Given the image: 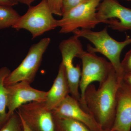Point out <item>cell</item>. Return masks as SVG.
<instances>
[{"label":"cell","mask_w":131,"mask_h":131,"mask_svg":"<svg viewBox=\"0 0 131 131\" xmlns=\"http://www.w3.org/2000/svg\"><path fill=\"white\" fill-rule=\"evenodd\" d=\"M120 83L113 68L106 80L96 89L88 87L84 99L90 113L104 131L112 130L116 114L117 90Z\"/></svg>","instance_id":"6da1fadb"},{"label":"cell","mask_w":131,"mask_h":131,"mask_svg":"<svg viewBox=\"0 0 131 131\" xmlns=\"http://www.w3.org/2000/svg\"><path fill=\"white\" fill-rule=\"evenodd\" d=\"M73 32L74 35L79 38H85L92 43L95 47L88 45L87 51L95 53L99 52L106 57L112 65L119 82L122 81L124 73L120 61L121 54L124 48L131 43L130 36H127L124 41L118 42L109 35L107 27L100 31L78 29Z\"/></svg>","instance_id":"7a4b0ae2"},{"label":"cell","mask_w":131,"mask_h":131,"mask_svg":"<svg viewBox=\"0 0 131 131\" xmlns=\"http://www.w3.org/2000/svg\"><path fill=\"white\" fill-rule=\"evenodd\" d=\"M77 58L81 59L82 64L79 88L81 90L80 105L87 113H90L84 101L85 91L92 82L97 81L102 84L113 68L110 62L106 59L98 56L95 53L84 51Z\"/></svg>","instance_id":"3957f363"},{"label":"cell","mask_w":131,"mask_h":131,"mask_svg":"<svg viewBox=\"0 0 131 131\" xmlns=\"http://www.w3.org/2000/svg\"><path fill=\"white\" fill-rule=\"evenodd\" d=\"M53 14L46 0H42L36 6H29L26 13L12 27L16 30H27L33 39L58 27V20L54 18Z\"/></svg>","instance_id":"277c9868"},{"label":"cell","mask_w":131,"mask_h":131,"mask_svg":"<svg viewBox=\"0 0 131 131\" xmlns=\"http://www.w3.org/2000/svg\"><path fill=\"white\" fill-rule=\"evenodd\" d=\"M102 0H87L62 15L58 20L59 32L66 34L75 30H91L100 24L96 18L97 8Z\"/></svg>","instance_id":"5b68a950"},{"label":"cell","mask_w":131,"mask_h":131,"mask_svg":"<svg viewBox=\"0 0 131 131\" xmlns=\"http://www.w3.org/2000/svg\"><path fill=\"white\" fill-rule=\"evenodd\" d=\"M50 39L45 38L32 45L26 56L20 65L10 72L5 81V86L25 81L31 84L34 81L40 67L43 55L50 42Z\"/></svg>","instance_id":"8992f818"},{"label":"cell","mask_w":131,"mask_h":131,"mask_svg":"<svg viewBox=\"0 0 131 131\" xmlns=\"http://www.w3.org/2000/svg\"><path fill=\"white\" fill-rule=\"evenodd\" d=\"M62 57V63L65 68L71 96L81 102L79 84L81 75L80 65L75 66L73 60L84 51L79 37L76 35L62 41L59 45Z\"/></svg>","instance_id":"52a82bcc"},{"label":"cell","mask_w":131,"mask_h":131,"mask_svg":"<svg viewBox=\"0 0 131 131\" xmlns=\"http://www.w3.org/2000/svg\"><path fill=\"white\" fill-rule=\"evenodd\" d=\"M99 23L107 24L120 32L131 30V8L125 7L118 0H102L96 9Z\"/></svg>","instance_id":"ba28073f"},{"label":"cell","mask_w":131,"mask_h":131,"mask_svg":"<svg viewBox=\"0 0 131 131\" xmlns=\"http://www.w3.org/2000/svg\"><path fill=\"white\" fill-rule=\"evenodd\" d=\"M16 112L31 131H55L54 117L44 102L24 104Z\"/></svg>","instance_id":"9c48e42d"},{"label":"cell","mask_w":131,"mask_h":131,"mask_svg":"<svg viewBox=\"0 0 131 131\" xmlns=\"http://www.w3.org/2000/svg\"><path fill=\"white\" fill-rule=\"evenodd\" d=\"M5 86L7 93L8 117L24 104L32 102H45L46 99L47 92L33 88L30 83L25 81Z\"/></svg>","instance_id":"30bf717a"},{"label":"cell","mask_w":131,"mask_h":131,"mask_svg":"<svg viewBox=\"0 0 131 131\" xmlns=\"http://www.w3.org/2000/svg\"><path fill=\"white\" fill-rule=\"evenodd\" d=\"M53 117L66 118L78 121L86 125L92 131H104L93 116L81 106L80 102L68 95L51 111Z\"/></svg>","instance_id":"8fae6325"},{"label":"cell","mask_w":131,"mask_h":131,"mask_svg":"<svg viewBox=\"0 0 131 131\" xmlns=\"http://www.w3.org/2000/svg\"><path fill=\"white\" fill-rule=\"evenodd\" d=\"M131 128V88L123 81L117 90L116 114L112 130L130 131Z\"/></svg>","instance_id":"7c38bea8"},{"label":"cell","mask_w":131,"mask_h":131,"mask_svg":"<svg viewBox=\"0 0 131 131\" xmlns=\"http://www.w3.org/2000/svg\"><path fill=\"white\" fill-rule=\"evenodd\" d=\"M70 94L65 68L61 63L57 75L54 80L51 88L47 91L45 105L48 110L52 111L64 100Z\"/></svg>","instance_id":"4fadbf2b"},{"label":"cell","mask_w":131,"mask_h":131,"mask_svg":"<svg viewBox=\"0 0 131 131\" xmlns=\"http://www.w3.org/2000/svg\"><path fill=\"white\" fill-rule=\"evenodd\" d=\"M10 72L11 71L7 67L0 68V128L9 118L7 112V95L5 81Z\"/></svg>","instance_id":"5bb4252c"},{"label":"cell","mask_w":131,"mask_h":131,"mask_svg":"<svg viewBox=\"0 0 131 131\" xmlns=\"http://www.w3.org/2000/svg\"><path fill=\"white\" fill-rule=\"evenodd\" d=\"M53 117L55 131H92L85 124L78 121Z\"/></svg>","instance_id":"9a60e30c"},{"label":"cell","mask_w":131,"mask_h":131,"mask_svg":"<svg viewBox=\"0 0 131 131\" xmlns=\"http://www.w3.org/2000/svg\"><path fill=\"white\" fill-rule=\"evenodd\" d=\"M20 16L12 7L0 5V29L12 27Z\"/></svg>","instance_id":"2e32d148"},{"label":"cell","mask_w":131,"mask_h":131,"mask_svg":"<svg viewBox=\"0 0 131 131\" xmlns=\"http://www.w3.org/2000/svg\"><path fill=\"white\" fill-rule=\"evenodd\" d=\"M0 131H24L21 118L16 111L0 128Z\"/></svg>","instance_id":"e0dca14e"},{"label":"cell","mask_w":131,"mask_h":131,"mask_svg":"<svg viewBox=\"0 0 131 131\" xmlns=\"http://www.w3.org/2000/svg\"><path fill=\"white\" fill-rule=\"evenodd\" d=\"M53 14L62 16V9L63 0H46Z\"/></svg>","instance_id":"ac0fdd59"},{"label":"cell","mask_w":131,"mask_h":131,"mask_svg":"<svg viewBox=\"0 0 131 131\" xmlns=\"http://www.w3.org/2000/svg\"><path fill=\"white\" fill-rule=\"evenodd\" d=\"M86 1L87 0H63L62 9V15L73 8Z\"/></svg>","instance_id":"d6986e66"},{"label":"cell","mask_w":131,"mask_h":131,"mask_svg":"<svg viewBox=\"0 0 131 131\" xmlns=\"http://www.w3.org/2000/svg\"><path fill=\"white\" fill-rule=\"evenodd\" d=\"M121 63L124 74L131 73V49L126 54Z\"/></svg>","instance_id":"ffe728a7"},{"label":"cell","mask_w":131,"mask_h":131,"mask_svg":"<svg viewBox=\"0 0 131 131\" xmlns=\"http://www.w3.org/2000/svg\"><path fill=\"white\" fill-rule=\"evenodd\" d=\"M18 3L17 0H0V5L13 7Z\"/></svg>","instance_id":"44dd1931"},{"label":"cell","mask_w":131,"mask_h":131,"mask_svg":"<svg viewBox=\"0 0 131 131\" xmlns=\"http://www.w3.org/2000/svg\"><path fill=\"white\" fill-rule=\"evenodd\" d=\"M122 81L131 88V73L124 74Z\"/></svg>","instance_id":"7402d4cb"},{"label":"cell","mask_w":131,"mask_h":131,"mask_svg":"<svg viewBox=\"0 0 131 131\" xmlns=\"http://www.w3.org/2000/svg\"><path fill=\"white\" fill-rule=\"evenodd\" d=\"M17 1L18 3H20L22 4L30 6L35 0H17Z\"/></svg>","instance_id":"603a6c76"},{"label":"cell","mask_w":131,"mask_h":131,"mask_svg":"<svg viewBox=\"0 0 131 131\" xmlns=\"http://www.w3.org/2000/svg\"><path fill=\"white\" fill-rule=\"evenodd\" d=\"M21 118V121H22V124H23V127H24V131H31L30 128H29V127L27 126V125L26 124L25 122H24V121L21 118Z\"/></svg>","instance_id":"cb8c5ba5"},{"label":"cell","mask_w":131,"mask_h":131,"mask_svg":"<svg viewBox=\"0 0 131 131\" xmlns=\"http://www.w3.org/2000/svg\"><path fill=\"white\" fill-rule=\"evenodd\" d=\"M124 1H131V0H124Z\"/></svg>","instance_id":"d4e9b609"},{"label":"cell","mask_w":131,"mask_h":131,"mask_svg":"<svg viewBox=\"0 0 131 131\" xmlns=\"http://www.w3.org/2000/svg\"><path fill=\"white\" fill-rule=\"evenodd\" d=\"M108 131H117L113 130H110Z\"/></svg>","instance_id":"484cf974"},{"label":"cell","mask_w":131,"mask_h":131,"mask_svg":"<svg viewBox=\"0 0 131 131\" xmlns=\"http://www.w3.org/2000/svg\"></svg>","instance_id":"4316f807"}]
</instances>
